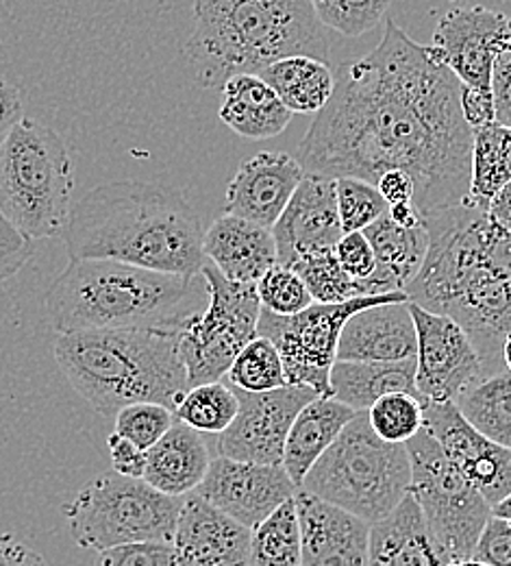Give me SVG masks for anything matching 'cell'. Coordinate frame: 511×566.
Instances as JSON below:
<instances>
[{"label":"cell","mask_w":511,"mask_h":566,"mask_svg":"<svg viewBox=\"0 0 511 566\" xmlns=\"http://www.w3.org/2000/svg\"><path fill=\"white\" fill-rule=\"evenodd\" d=\"M296 159L307 175L358 177L376 186L387 170L416 184L420 213L461 203L470 190L472 127L461 112V81L429 46L385 22L379 46L336 78Z\"/></svg>","instance_id":"cell-1"},{"label":"cell","mask_w":511,"mask_h":566,"mask_svg":"<svg viewBox=\"0 0 511 566\" xmlns=\"http://www.w3.org/2000/svg\"><path fill=\"white\" fill-rule=\"evenodd\" d=\"M423 220L429 231V253L405 290L409 301L457 321L488 373H501L503 343L511 334L510 229L470 197L423 213Z\"/></svg>","instance_id":"cell-2"},{"label":"cell","mask_w":511,"mask_h":566,"mask_svg":"<svg viewBox=\"0 0 511 566\" xmlns=\"http://www.w3.org/2000/svg\"><path fill=\"white\" fill-rule=\"evenodd\" d=\"M68 260H114L194 277L207 264L205 229L179 190L147 181L96 186L71 210Z\"/></svg>","instance_id":"cell-3"},{"label":"cell","mask_w":511,"mask_h":566,"mask_svg":"<svg viewBox=\"0 0 511 566\" xmlns=\"http://www.w3.org/2000/svg\"><path fill=\"white\" fill-rule=\"evenodd\" d=\"M192 9L196 24L183 55L205 90L292 55L329 60L327 27L311 0H192Z\"/></svg>","instance_id":"cell-4"},{"label":"cell","mask_w":511,"mask_h":566,"mask_svg":"<svg viewBox=\"0 0 511 566\" xmlns=\"http://www.w3.org/2000/svg\"><path fill=\"white\" fill-rule=\"evenodd\" d=\"M55 361L74 390L105 419L131 403L174 412L190 390L179 327H125L60 334Z\"/></svg>","instance_id":"cell-5"},{"label":"cell","mask_w":511,"mask_h":566,"mask_svg":"<svg viewBox=\"0 0 511 566\" xmlns=\"http://www.w3.org/2000/svg\"><path fill=\"white\" fill-rule=\"evenodd\" d=\"M199 275L183 277L114 260H76L46 294L55 332L179 327L190 314Z\"/></svg>","instance_id":"cell-6"},{"label":"cell","mask_w":511,"mask_h":566,"mask_svg":"<svg viewBox=\"0 0 511 566\" xmlns=\"http://www.w3.org/2000/svg\"><path fill=\"white\" fill-rule=\"evenodd\" d=\"M73 192L66 142L55 129L22 118L0 144V212L33 242L62 238Z\"/></svg>","instance_id":"cell-7"},{"label":"cell","mask_w":511,"mask_h":566,"mask_svg":"<svg viewBox=\"0 0 511 566\" xmlns=\"http://www.w3.org/2000/svg\"><path fill=\"white\" fill-rule=\"evenodd\" d=\"M409 484L407 447L379 438L368 421V410H360L311 467L300 489L376 523L409 495Z\"/></svg>","instance_id":"cell-8"},{"label":"cell","mask_w":511,"mask_h":566,"mask_svg":"<svg viewBox=\"0 0 511 566\" xmlns=\"http://www.w3.org/2000/svg\"><path fill=\"white\" fill-rule=\"evenodd\" d=\"M181 505L183 496L163 495L142 478L111 473L87 482L64 505V516L74 543L98 554L127 543H172Z\"/></svg>","instance_id":"cell-9"},{"label":"cell","mask_w":511,"mask_h":566,"mask_svg":"<svg viewBox=\"0 0 511 566\" xmlns=\"http://www.w3.org/2000/svg\"><path fill=\"white\" fill-rule=\"evenodd\" d=\"M412 460L409 495L448 560L475 556L477 541L492 516V505L439 447L427 427L405 442Z\"/></svg>","instance_id":"cell-10"},{"label":"cell","mask_w":511,"mask_h":566,"mask_svg":"<svg viewBox=\"0 0 511 566\" xmlns=\"http://www.w3.org/2000/svg\"><path fill=\"white\" fill-rule=\"evenodd\" d=\"M207 307L179 325V352L192 386L220 381L257 336L262 301L257 283L231 282L207 260L201 271Z\"/></svg>","instance_id":"cell-11"},{"label":"cell","mask_w":511,"mask_h":566,"mask_svg":"<svg viewBox=\"0 0 511 566\" xmlns=\"http://www.w3.org/2000/svg\"><path fill=\"white\" fill-rule=\"evenodd\" d=\"M407 298V292L365 294L344 303H311L292 316H279L262 307L257 336L275 343L288 386H305L320 397H333L331 370L338 361V345L347 321L365 307Z\"/></svg>","instance_id":"cell-12"},{"label":"cell","mask_w":511,"mask_h":566,"mask_svg":"<svg viewBox=\"0 0 511 566\" xmlns=\"http://www.w3.org/2000/svg\"><path fill=\"white\" fill-rule=\"evenodd\" d=\"M409 307L418 334L416 388L432 403H457L490 377L486 361L457 321L412 301Z\"/></svg>","instance_id":"cell-13"},{"label":"cell","mask_w":511,"mask_h":566,"mask_svg":"<svg viewBox=\"0 0 511 566\" xmlns=\"http://www.w3.org/2000/svg\"><path fill=\"white\" fill-rule=\"evenodd\" d=\"M511 49V15L488 7H457L439 18L432 57L461 85L492 92L497 60Z\"/></svg>","instance_id":"cell-14"},{"label":"cell","mask_w":511,"mask_h":566,"mask_svg":"<svg viewBox=\"0 0 511 566\" xmlns=\"http://www.w3.org/2000/svg\"><path fill=\"white\" fill-rule=\"evenodd\" d=\"M233 390L239 408L235 421L220 433V455L257 464H284L294 419L320 395L305 386H284L268 392H248L233 386Z\"/></svg>","instance_id":"cell-15"},{"label":"cell","mask_w":511,"mask_h":566,"mask_svg":"<svg viewBox=\"0 0 511 566\" xmlns=\"http://www.w3.org/2000/svg\"><path fill=\"white\" fill-rule=\"evenodd\" d=\"M298 491L284 464H257L219 455L196 493L248 530H255Z\"/></svg>","instance_id":"cell-16"},{"label":"cell","mask_w":511,"mask_h":566,"mask_svg":"<svg viewBox=\"0 0 511 566\" xmlns=\"http://www.w3.org/2000/svg\"><path fill=\"white\" fill-rule=\"evenodd\" d=\"M425 427L490 505L511 493V449L470 423L457 403H425Z\"/></svg>","instance_id":"cell-17"},{"label":"cell","mask_w":511,"mask_h":566,"mask_svg":"<svg viewBox=\"0 0 511 566\" xmlns=\"http://www.w3.org/2000/svg\"><path fill=\"white\" fill-rule=\"evenodd\" d=\"M273 235L279 264L288 269L307 253L336 249L344 235L338 212L336 179L305 172L288 208L275 222Z\"/></svg>","instance_id":"cell-18"},{"label":"cell","mask_w":511,"mask_h":566,"mask_svg":"<svg viewBox=\"0 0 511 566\" xmlns=\"http://www.w3.org/2000/svg\"><path fill=\"white\" fill-rule=\"evenodd\" d=\"M172 547L181 566H251V530L196 491L183 496Z\"/></svg>","instance_id":"cell-19"},{"label":"cell","mask_w":511,"mask_h":566,"mask_svg":"<svg viewBox=\"0 0 511 566\" xmlns=\"http://www.w3.org/2000/svg\"><path fill=\"white\" fill-rule=\"evenodd\" d=\"M294 501L300 521V566L368 565L372 523L302 489Z\"/></svg>","instance_id":"cell-20"},{"label":"cell","mask_w":511,"mask_h":566,"mask_svg":"<svg viewBox=\"0 0 511 566\" xmlns=\"http://www.w3.org/2000/svg\"><path fill=\"white\" fill-rule=\"evenodd\" d=\"M305 170L290 153L264 150L242 161L226 188V213L273 229L300 186Z\"/></svg>","instance_id":"cell-21"},{"label":"cell","mask_w":511,"mask_h":566,"mask_svg":"<svg viewBox=\"0 0 511 566\" xmlns=\"http://www.w3.org/2000/svg\"><path fill=\"white\" fill-rule=\"evenodd\" d=\"M418 354L409 298L365 307L353 314L340 336V361H403Z\"/></svg>","instance_id":"cell-22"},{"label":"cell","mask_w":511,"mask_h":566,"mask_svg":"<svg viewBox=\"0 0 511 566\" xmlns=\"http://www.w3.org/2000/svg\"><path fill=\"white\" fill-rule=\"evenodd\" d=\"M205 258L231 282L257 283L279 264L273 229L224 213L205 231Z\"/></svg>","instance_id":"cell-23"},{"label":"cell","mask_w":511,"mask_h":566,"mask_svg":"<svg viewBox=\"0 0 511 566\" xmlns=\"http://www.w3.org/2000/svg\"><path fill=\"white\" fill-rule=\"evenodd\" d=\"M446 563L450 560L414 496H405L394 512L372 523L365 566H444Z\"/></svg>","instance_id":"cell-24"},{"label":"cell","mask_w":511,"mask_h":566,"mask_svg":"<svg viewBox=\"0 0 511 566\" xmlns=\"http://www.w3.org/2000/svg\"><path fill=\"white\" fill-rule=\"evenodd\" d=\"M220 120L244 140H270L284 134L292 112L259 74H233L220 87Z\"/></svg>","instance_id":"cell-25"},{"label":"cell","mask_w":511,"mask_h":566,"mask_svg":"<svg viewBox=\"0 0 511 566\" xmlns=\"http://www.w3.org/2000/svg\"><path fill=\"white\" fill-rule=\"evenodd\" d=\"M210 464V449L201 431L177 419L148 449L142 480L163 495L185 496L201 486Z\"/></svg>","instance_id":"cell-26"},{"label":"cell","mask_w":511,"mask_h":566,"mask_svg":"<svg viewBox=\"0 0 511 566\" xmlns=\"http://www.w3.org/2000/svg\"><path fill=\"white\" fill-rule=\"evenodd\" d=\"M364 235L376 258V269L368 280L370 292H405L420 273L429 253V231L425 222L420 227H401L385 212L365 227Z\"/></svg>","instance_id":"cell-27"},{"label":"cell","mask_w":511,"mask_h":566,"mask_svg":"<svg viewBox=\"0 0 511 566\" xmlns=\"http://www.w3.org/2000/svg\"><path fill=\"white\" fill-rule=\"evenodd\" d=\"M355 415L358 410L338 401L336 397H318L298 412L284 451V469L298 489L302 486V480L311 467L338 440L342 429L355 419Z\"/></svg>","instance_id":"cell-28"},{"label":"cell","mask_w":511,"mask_h":566,"mask_svg":"<svg viewBox=\"0 0 511 566\" xmlns=\"http://www.w3.org/2000/svg\"><path fill=\"white\" fill-rule=\"evenodd\" d=\"M390 392H412L416 388V357L403 361H336L331 370V395L353 410H370L374 401Z\"/></svg>","instance_id":"cell-29"},{"label":"cell","mask_w":511,"mask_h":566,"mask_svg":"<svg viewBox=\"0 0 511 566\" xmlns=\"http://www.w3.org/2000/svg\"><path fill=\"white\" fill-rule=\"evenodd\" d=\"M259 76L292 114H318L336 92V74L329 64L309 55L284 57L259 72Z\"/></svg>","instance_id":"cell-30"},{"label":"cell","mask_w":511,"mask_h":566,"mask_svg":"<svg viewBox=\"0 0 511 566\" xmlns=\"http://www.w3.org/2000/svg\"><path fill=\"white\" fill-rule=\"evenodd\" d=\"M511 181V127L490 123L472 129V170L468 197L481 206Z\"/></svg>","instance_id":"cell-31"},{"label":"cell","mask_w":511,"mask_h":566,"mask_svg":"<svg viewBox=\"0 0 511 566\" xmlns=\"http://www.w3.org/2000/svg\"><path fill=\"white\" fill-rule=\"evenodd\" d=\"M457 408L481 433L511 449L510 370L486 377L457 401Z\"/></svg>","instance_id":"cell-32"},{"label":"cell","mask_w":511,"mask_h":566,"mask_svg":"<svg viewBox=\"0 0 511 566\" xmlns=\"http://www.w3.org/2000/svg\"><path fill=\"white\" fill-rule=\"evenodd\" d=\"M300 521L292 496L251 530V566H300Z\"/></svg>","instance_id":"cell-33"},{"label":"cell","mask_w":511,"mask_h":566,"mask_svg":"<svg viewBox=\"0 0 511 566\" xmlns=\"http://www.w3.org/2000/svg\"><path fill=\"white\" fill-rule=\"evenodd\" d=\"M290 269L305 282L316 303H344L372 294L368 280L360 282L342 269L336 249L307 253L298 258Z\"/></svg>","instance_id":"cell-34"},{"label":"cell","mask_w":511,"mask_h":566,"mask_svg":"<svg viewBox=\"0 0 511 566\" xmlns=\"http://www.w3.org/2000/svg\"><path fill=\"white\" fill-rule=\"evenodd\" d=\"M237 395L231 384L192 386L174 408V417L201 433H222L237 417Z\"/></svg>","instance_id":"cell-35"},{"label":"cell","mask_w":511,"mask_h":566,"mask_svg":"<svg viewBox=\"0 0 511 566\" xmlns=\"http://www.w3.org/2000/svg\"><path fill=\"white\" fill-rule=\"evenodd\" d=\"M228 384L248 392H268L288 386L281 355L266 336H255L231 364Z\"/></svg>","instance_id":"cell-36"},{"label":"cell","mask_w":511,"mask_h":566,"mask_svg":"<svg viewBox=\"0 0 511 566\" xmlns=\"http://www.w3.org/2000/svg\"><path fill=\"white\" fill-rule=\"evenodd\" d=\"M427 399L412 392H390L372 403L368 421L379 438L405 444L425 427Z\"/></svg>","instance_id":"cell-37"},{"label":"cell","mask_w":511,"mask_h":566,"mask_svg":"<svg viewBox=\"0 0 511 566\" xmlns=\"http://www.w3.org/2000/svg\"><path fill=\"white\" fill-rule=\"evenodd\" d=\"M392 0H311L318 20L340 35L360 38L379 27Z\"/></svg>","instance_id":"cell-38"},{"label":"cell","mask_w":511,"mask_h":566,"mask_svg":"<svg viewBox=\"0 0 511 566\" xmlns=\"http://www.w3.org/2000/svg\"><path fill=\"white\" fill-rule=\"evenodd\" d=\"M336 197L344 233L364 231L390 208L374 184L358 177L336 179Z\"/></svg>","instance_id":"cell-39"},{"label":"cell","mask_w":511,"mask_h":566,"mask_svg":"<svg viewBox=\"0 0 511 566\" xmlns=\"http://www.w3.org/2000/svg\"><path fill=\"white\" fill-rule=\"evenodd\" d=\"M257 294L262 307L279 316H292L316 303L296 271L284 264H275L264 273V277L257 282Z\"/></svg>","instance_id":"cell-40"},{"label":"cell","mask_w":511,"mask_h":566,"mask_svg":"<svg viewBox=\"0 0 511 566\" xmlns=\"http://www.w3.org/2000/svg\"><path fill=\"white\" fill-rule=\"evenodd\" d=\"M177 421L174 412L161 403H131L127 408H123L114 424L118 433H123L125 438H129L131 442H136L140 449L148 451L172 424Z\"/></svg>","instance_id":"cell-41"},{"label":"cell","mask_w":511,"mask_h":566,"mask_svg":"<svg viewBox=\"0 0 511 566\" xmlns=\"http://www.w3.org/2000/svg\"><path fill=\"white\" fill-rule=\"evenodd\" d=\"M94 566H181L172 543L145 541L103 549Z\"/></svg>","instance_id":"cell-42"},{"label":"cell","mask_w":511,"mask_h":566,"mask_svg":"<svg viewBox=\"0 0 511 566\" xmlns=\"http://www.w3.org/2000/svg\"><path fill=\"white\" fill-rule=\"evenodd\" d=\"M33 240H29L11 220L0 212V282L18 275L33 258Z\"/></svg>","instance_id":"cell-43"},{"label":"cell","mask_w":511,"mask_h":566,"mask_svg":"<svg viewBox=\"0 0 511 566\" xmlns=\"http://www.w3.org/2000/svg\"><path fill=\"white\" fill-rule=\"evenodd\" d=\"M472 558L488 566H511V521L492 514L477 541Z\"/></svg>","instance_id":"cell-44"},{"label":"cell","mask_w":511,"mask_h":566,"mask_svg":"<svg viewBox=\"0 0 511 566\" xmlns=\"http://www.w3.org/2000/svg\"><path fill=\"white\" fill-rule=\"evenodd\" d=\"M336 255H338L342 269L360 282L370 280L376 269V258H374L372 244L368 242L364 231L344 233L342 240L336 244Z\"/></svg>","instance_id":"cell-45"},{"label":"cell","mask_w":511,"mask_h":566,"mask_svg":"<svg viewBox=\"0 0 511 566\" xmlns=\"http://www.w3.org/2000/svg\"><path fill=\"white\" fill-rule=\"evenodd\" d=\"M107 449L111 455V467L116 473L127 478H145L147 469V451L140 449L136 442L125 438L123 433L114 431L107 438Z\"/></svg>","instance_id":"cell-46"},{"label":"cell","mask_w":511,"mask_h":566,"mask_svg":"<svg viewBox=\"0 0 511 566\" xmlns=\"http://www.w3.org/2000/svg\"><path fill=\"white\" fill-rule=\"evenodd\" d=\"M492 96L497 123L511 127V49H508L494 64Z\"/></svg>","instance_id":"cell-47"},{"label":"cell","mask_w":511,"mask_h":566,"mask_svg":"<svg viewBox=\"0 0 511 566\" xmlns=\"http://www.w3.org/2000/svg\"><path fill=\"white\" fill-rule=\"evenodd\" d=\"M461 112H464L466 123L472 129L494 123L497 120V112H494V96H492V92L472 90V87L461 85Z\"/></svg>","instance_id":"cell-48"},{"label":"cell","mask_w":511,"mask_h":566,"mask_svg":"<svg viewBox=\"0 0 511 566\" xmlns=\"http://www.w3.org/2000/svg\"><path fill=\"white\" fill-rule=\"evenodd\" d=\"M376 188H379V192H381V197L385 199L387 206L414 201V195H416L414 179L407 172H403V170H387V172H383L376 179Z\"/></svg>","instance_id":"cell-49"},{"label":"cell","mask_w":511,"mask_h":566,"mask_svg":"<svg viewBox=\"0 0 511 566\" xmlns=\"http://www.w3.org/2000/svg\"><path fill=\"white\" fill-rule=\"evenodd\" d=\"M0 566H51L49 560L11 534H0Z\"/></svg>","instance_id":"cell-50"},{"label":"cell","mask_w":511,"mask_h":566,"mask_svg":"<svg viewBox=\"0 0 511 566\" xmlns=\"http://www.w3.org/2000/svg\"><path fill=\"white\" fill-rule=\"evenodd\" d=\"M20 90L0 78V144L7 140L11 129L22 120Z\"/></svg>","instance_id":"cell-51"},{"label":"cell","mask_w":511,"mask_h":566,"mask_svg":"<svg viewBox=\"0 0 511 566\" xmlns=\"http://www.w3.org/2000/svg\"><path fill=\"white\" fill-rule=\"evenodd\" d=\"M488 213L492 216V220H497L501 227L511 231V181H508L499 195L490 201Z\"/></svg>","instance_id":"cell-52"},{"label":"cell","mask_w":511,"mask_h":566,"mask_svg":"<svg viewBox=\"0 0 511 566\" xmlns=\"http://www.w3.org/2000/svg\"><path fill=\"white\" fill-rule=\"evenodd\" d=\"M387 216L401 224V227H420L425 220H423V213L414 206V201H407V203H396V206H390L387 208Z\"/></svg>","instance_id":"cell-53"},{"label":"cell","mask_w":511,"mask_h":566,"mask_svg":"<svg viewBox=\"0 0 511 566\" xmlns=\"http://www.w3.org/2000/svg\"><path fill=\"white\" fill-rule=\"evenodd\" d=\"M492 514L511 521V493L505 496V499H501L499 503H494V505H492Z\"/></svg>","instance_id":"cell-54"},{"label":"cell","mask_w":511,"mask_h":566,"mask_svg":"<svg viewBox=\"0 0 511 566\" xmlns=\"http://www.w3.org/2000/svg\"><path fill=\"white\" fill-rule=\"evenodd\" d=\"M503 364H505V368L511 373V334H508V338L503 343Z\"/></svg>","instance_id":"cell-55"},{"label":"cell","mask_w":511,"mask_h":566,"mask_svg":"<svg viewBox=\"0 0 511 566\" xmlns=\"http://www.w3.org/2000/svg\"><path fill=\"white\" fill-rule=\"evenodd\" d=\"M444 566H488L483 565V563H479V560H475V558H468V560H450V563H446Z\"/></svg>","instance_id":"cell-56"}]
</instances>
